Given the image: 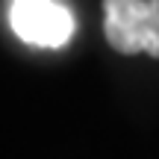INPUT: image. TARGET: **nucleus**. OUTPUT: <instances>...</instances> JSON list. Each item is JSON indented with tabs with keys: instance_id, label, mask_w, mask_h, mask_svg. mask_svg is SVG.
<instances>
[{
	"instance_id": "obj_2",
	"label": "nucleus",
	"mask_w": 159,
	"mask_h": 159,
	"mask_svg": "<svg viewBox=\"0 0 159 159\" xmlns=\"http://www.w3.org/2000/svg\"><path fill=\"white\" fill-rule=\"evenodd\" d=\"M9 24L21 41L33 47H65L74 39V15L59 0H12Z\"/></svg>"
},
{
	"instance_id": "obj_1",
	"label": "nucleus",
	"mask_w": 159,
	"mask_h": 159,
	"mask_svg": "<svg viewBox=\"0 0 159 159\" xmlns=\"http://www.w3.org/2000/svg\"><path fill=\"white\" fill-rule=\"evenodd\" d=\"M103 33L124 56L159 59V0H103Z\"/></svg>"
}]
</instances>
